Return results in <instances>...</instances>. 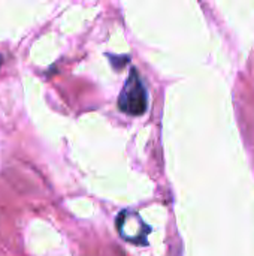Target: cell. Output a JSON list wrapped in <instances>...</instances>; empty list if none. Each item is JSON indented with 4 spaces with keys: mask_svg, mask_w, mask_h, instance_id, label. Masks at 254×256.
Listing matches in <instances>:
<instances>
[{
    "mask_svg": "<svg viewBox=\"0 0 254 256\" xmlns=\"http://www.w3.org/2000/svg\"><path fill=\"white\" fill-rule=\"evenodd\" d=\"M148 106L147 87L136 69H132L118 98L120 111L129 116H142Z\"/></svg>",
    "mask_w": 254,
    "mask_h": 256,
    "instance_id": "1",
    "label": "cell"
},
{
    "mask_svg": "<svg viewBox=\"0 0 254 256\" xmlns=\"http://www.w3.org/2000/svg\"><path fill=\"white\" fill-rule=\"evenodd\" d=\"M117 230H118V234L126 242H130L135 244H145L147 236L150 232V228L145 225L141 216L132 210H124L118 214Z\"/></svg>",
    "mask_w": 254,
    "mask_h": 256,
    "instance_id": "2",
    "label": "cell"
}]
</instances>
